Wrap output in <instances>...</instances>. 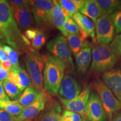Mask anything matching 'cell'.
Instances as JSON below:
<instances>
[{"label":"cell","instance_id":"36","mask_svg":"<svg viewBox=\"0 0 121 121\" xmlns=\"http://www.w3.org/2000/svg\"><path fill=\"white\" fill-rule=\"evenodd\" d=\"M8 60H9V57L4 52L2 44L0 43V62H4Z\"/></svg>","mask_w":121,"mask_h":121},{"label":"cell","instance_id":"30","mask_svg":"<svg viewBox=\"0 0 121 121\" xmlns=\"http://www.w3.org/2000/svg\"><path fill=\"white\" fill-rule=\"evenodd\" d=\"M60 121H82L81 116L78 113L72 112L68 110L63 112L60 117Z\"/></svg>","mask_w":121,"mask_h":121},{"label":"cell","instance_id":"23","mask_svg":"<svg viewBox=\"0 0 121 121\" xmlns=\"http://www.w3.org/2000/svg\"><path fill=\"white\" fill-rule=\"evenodd\" d=\"M16 74L17 78V84L16 85L21 91L29 87H33V82L29 75L23 67L17 69H13Z\"/></svg>","mask_w":121,"mask_h":121},{"label":"cell","instance_id":"31","mask_svg":"<svg viewBox=\"0 0 121 121\" xmlns=\"http://www.w3.org/2000/svg\"><path fill=\"white\" fill-rule=\"evenodd\" d=\"M110 47L117 56L121 57V33L115 36Z\"/></svg>","mask_w":121,"mask_h":121},{"label":"cell","instance_id":"11","mask_svg":"<svg viewBox=\"0 0 121 121\" xmlns=\"http://www.w3.org/2000/svg\"><path fill=\"white\" fill-rule=\"evenodd\" d=\"M82 91V87L75 78L69 74L63 77L60 83L58 93L60 97L71 100L78 96Z\"/></svg>","mask_w":121,"mask_h":121},{"label":"cell","instance_id":"35","mask_svg":"<svg viewBox=\"0 0 121 121\" xmlns=\"http://www.w3.org/2000/svg\"><path fill=\"white\" fill-rule=\"evenodd\" d=\"M36 34V29H29L25 31V37L28 39L29 40H32L35 37Z\"/></svg>","mask_w":121,"mask_h":121},{"label":"cell","instance_id":"18","mask_svg":"<svg viewBox=\"0 0 121 121\" xmlns=\"http://www.w3.org/2000/svg\"><path fill=\"white\" fill-rule=\"evenodd\" d=\"M79 13L89 18L94 24L102 15L100 6L95 0H86L85 4Z\"/></svg>","mask_w":121,"mask_h":121},{"label":"cell","instance_id":"28","mask_svg":"<svg viewBox=\"0 0 121 121\" xmlns=\"http://www.w3.org/2000/svg\"><path fill=\"white\" fill-rule=\"evenodd\" d=\"M47 37L43 31L40 29H36V34L32 40L33 48L36 51L40 49L45 44Z\"/></svg>","mask_w":121,"mask_h":121},{"label":"cell","instance_id":"33","mask_svg":"<svg viewBox=\"0 0 121 121\" xmlns=\"http://www.w3.org/2000/svg\"><path fill=\"white\" fill-rule=\"evenodd\" d=\"M7 1L13 10L20 8L24 6L29 4L30 2V1H25V0H9Z\"/></svg>","mask_w":121,"mask_h":121},{"label":"cell","instance_id":"27","mask_svg":"<svg viewBox=\"0 0 121 121\" xmlns=\"http://www.w3.org/2000/svg\"><path fill=\"white\" fill-rule=\"evenodd\" d=\"M3 48L4 52L8 56L9 60L11 63L13 69H20V66L19 62V54L17 51L7 45H3Z\"/></svg>","mask_w":121,"mask_h":121},{"label":"cell","instance_id":"41","mask_svg":"<svg viewBox=\"0 0 121 121\" xmlns=\"http://www.w3.org/2000/svg\"><path fill=\"white\" fill-rule=\"evenodd\" d=\"M2 38H3V36H2V34H1V32H0V39H2Z\"/></svg>","mask_w":121,"mask_h":121},{"label":"cell","instance_id":"15","mask_svg":"<svg viewBox=\"0 0 121 121\" xmlns=\"http://www.w3.org/2000/svg\"><path fill=\"white\" fill-rule=\"evenodd\" d=\"M71 17H72L69 13L60 6L57 1H56L55 4L51 11L49 22L58 29L65 37H67L68 35L65 31L63 25L66 20Z\"/></svg>","mask_w":121,"mask_h":121},{"label":"cell","instance_id":"21","mask_svg":"<svg viewBox=\"0 0 121 121\" xmlns=\"http://www.w3.org/2000/svg\"><path fill=\"white\" fill-rule=\"evenodd\" d=\"M57 2L72 17L75 13L79 12L82 8L86 0H60Z\"/></svg>","mask_w":121,"mask_h":121},{"label":"cell","instance_id":"37","mask_svg":"<svg viewBox=\"0 0 121 121\" xmlns=\"http://www.w3.org/2000/svg\"><path fill=\"white\" fill-rule=\"evenodd\" d=\"M0 100L4 101L10 100L6 94L4 92V87H3L2 82L0 81Z\"/></svg>","mask_w":121,"mask_h":121},{"label":"cell","instance_id":"10","mask_svg":"<svg viewBox=\"0 0 121 121\" xmlns=\"http://www.w3.org/2000/svg\"><path fill=\"white\" fill-rule=\"evenodd\" d=\"M87 121H106L107 114L98 95L90 93L85 109Z\"/></svg>","mask_w":121,"mask_h":121},{"label":"cell","instance_id":"1","mask_svg":"<svg viewBox=\"0 0 121 121\" xmlns=\"http://www.w3.org/2000/svg\"><path fill=\"white\" fill-rule=\"evenodd\" d=\"M0 32L6 43L14 49L23 51L30 45V42L21 33L13 11L5 0H0Z\"/></svg>","mask_w":121,"mask_h":121},{"label":"cell","instance_id":"32","mask_svg":"<svg viewBox=\"0 0 121 121\" xmlns=\"http://www.w3.org/2000/svg\"><path fill=\"white\" fill-rule=\"evenodd\" d=\"M114 24L116 28V33L117 34L121 33V9L113 14Z\"/></svg>","mask_w":121,"mask_h":121},{"label":"cell","instance_id":"25","mask_svg":"<svg viewBox=\"0 0 121 121\" xmlns=\"http://www.w3.org/2000/svg\"><path fill=\"white\" fill-rule=\"evenodd\" d=\"M0 108L13 116H19L22 112L25 107L20 105L17 101H4L0 100Z\"/></svg>","mask_w":121,"mask_h":121},{"label":"cell","instance_id":"17","mask_svg":"<svg viewBox=\"0 0 121 121\" xmlns=\"http://www.w3.org/2000/svg\"><path fill=\"white\" fill-rule=\"evenodd\" d=\"M75 57L77 70L80 73L85 74L88 70L92 60L91 47L83 48Z\"/></svg>","mask_w":121,"mask_h":121},{"label":"cell","instance_id":"26","mask_svg":"<svg viewBox=\"0 0 121 121\" xmlns=\"http://www.w3.org/2000/svg\"><path fill=\"white\" fill-rule=\"evenodd\" d=\"M2 85L4 92L9 99L16 101L22 95V91L19 90V88L7 80L2 82Z\"/></svg>","mask_w":121,"mask_h":121},{"label":"cell","instance_id":"2","mask_svg":"<svg viewBox=\"0 0 121 121\" xmlns=\"http://www.w3.org/2000/svg\"><path fill=\"white\" fill-rule=\"evenodd\" d=\"M66 66L62 60L52 55H49L45 60L43 71V87L44 91L51 95H57Z\"/></svg>","mask_w":121,"mask_h":121},{"label":"cell","instance_id":"8","mask_svg":"<svg viewBox=\"0 0 121 121\" xmlns=\"http://www.w3.org/2000/svg\"><path fill=\"white\" fill-rule=\"evenodd\" d=\"M90 94V87H89V86L86 85L80 94L73 99L67 100L60 97V99L67 110L72 112L78 113L81 116L82 121H87L85 109Z\"/></svg>","mask_w":121,"mask_h":121},{"label":"cell","instance_id":"16","mask_svg":"<svg viewBox=\"0 0 121 121\" xmlns=\"http://www.w3.org/2000/svg\"><path fill=\"white\" fill-rule=\"evenodd\" d=\"M13 11L15 20L20 29L25 30L31 29L34 22L30 2L26 5Z\"/></svg>","mask_w":121,"mask_h":121},{"label":"cell","instance_id":"14","mask_svg":"<svg viewBox=\"0 0 121 121\" xmlns=\"http://www.w3.org/2000/svg\"><path fill=\"white\" fill-rule=\"evenodd\" d=\"M79 29L80 34L84 39L91 38L93 42H96L94 23L91 20L79 12L75 13L72 17Z\"/></svg>","mask_w":121,"mask_h":121},{"label":"cell","instance_id":"7","mask_svg":"<svg viewBox=\"0 0 121 121\" xmlns=\"http://www.w3.org/2000/svg\"><path fill=\"white\" fill-rule=\"evenodd\" d=\"M96 40L99 44H109L114 39L116 28L113 14L102 15L95 23Z\"/></svg>","mask_w":121,"mask_h":121},{"label":"cell","instance_id":"9","mask_svg":"<svg viewBox=\"0 0 121 121\" xmlns=\"http://www.w3.org/2000/svg\"><path fill=\"white\" fill-rule=\"evenodd\" d=\"M55 2L56 1L51 0L30 1L31 12L38 25L50 23V16Z\"/></svg>","mask_w":121,"mask_h":121},{"label":"cell","instance_id":"42","mask_svg":"<svg viewBox=\"0 0 121 121\" xmlns=\"http://www.w3.org/2000/svg\"><path fill=\"white\" fill-rule=\"evenodd\" d=\"M30 121V120H26V121Z\"/></svg>","mask_w":121,"mask_h":121},{"label":"cell","instance_id":"29","mask_svg":"<svg viewBox=\"0 0 121 121\" xmlns=\"http://www.w3.org/2000/svg\"><path fill=\"white\" fill-rule=\"evenodd\" d=\"M63 28L67 35L80 34L79 29L72 17L69 18L66 20L63 25Z\"/></svg>","mask_w":121,"mask_h":121},{"label":"cell","instance_id":"38","mask_svg":"<svg viewBox=\"0 0 121 121\" xmlns=\"http://www.w3.org/2000/svg\"><path fill=\"white\" fill-rule=\"evenodd\" d=\"M0 66H1L4 69L7 71L8 72L13 70V66H12L11 63L10 62V60L4 62H0Z\"/></svg>","mask_w":121,"mask_h":121},{"label":"cell","instance_id":"4","mask_svg":"<svg viewBox=\"0 0 121 121\" xmlns=\"http://www.w3.org/2000/svg\"><path fill=\"white\" fill-rule=\"evenodd\" d=\"M90 69L96 72L110 70L117 62V56L109 44H98L92 48Z\"/></svg>","mask_w":121,"mask_h":121},{"label":"cell","instance_id":"3","mask_svg":"<svg viewBox=\"0 0 121 121\" xmlns=\"http://www.w3.org/2000/svg\"><path fill=\"white\" fill-rule=\"evenodd\" d=\"M25 62L28 74L32 81L33 87L39 93H45L42 74L45 61L43 57L37 51L30 48L26 50Z\"/></svg>","mask_w":121,"mask_h":121},{"label":"cell","instance_id":"13","mask_svg":"<svg viewBox=\"0 0 121 121\" xmlns=\"http://www.w3.org/2000/svg\"><path fill=\"white\" fill-rule=\"evenodd\" d=\"M102 78L105 85L121 102V69L107 71L103 73Z\"/></svg>","mask_w":121,"mask_h":121},{"label":"cell","instance_id":"34","mask_svg":"<svg viewBox=\"0 0 121 121\" xmlns=\"http://www.w3.org/2000/svg\"><path fill=\"white\" fill-rule=\"evenodd\" d=\"M0 121H18L17 118L0 108Z\"/></svg>","mask_w":121,"mask_h":121},{"label":"cell","instance_id":"6","mask_svg":"<svg viewBox=\"0 0 121 121\" xmlns=\"http://www.w3.org/2000/svg\"><path fill=\"white\" fill-rule=\"evenodd\" d=\"M93 86L100 99L106 114L110 119L113 114L121 109V102L114 96L112 91L102 80H97L94 81Z\"/></svg>","mask_w":121,"mask_h":121},{"label":"cell","instance_id":"24","mask_svg":"<svg viewBox=\"0 0 121 121\" xmlns=\"http://www.w3.org/2000/svg\"><path fill=\"white\" fill-rule=\"evenodd\" d=\"M102 10V15H112L121 9V1L97 0Z\"/></svg>","mask_w":121,"mask_h":121},{"label":"cell","instance_id":"22","mask_svg":"<svg viewBox=\"0 0 121 121\" xmlns=\"http://www.w3.org/2000/svg\"><path fill=\"white\" fill-rule=\"evenodd\" d=\"M39 93L34 87H29L25 89L17 102L22 107H26L31 105L38 97Z\"/></svg>","mask_w":121,"mask_h":121},{"label":"cell","instance_id":"39","mask_svg":"<svg viewBox=\"0 0 121 121\" xmlns=\"http://www.w3.org/2000/svg\"><path fill=\"white\" fill-rule=\"evenodd\" d=\"M9 72L4 69L0 66V81L4 82V81L7 80V76H8Z\"/></svg>","mask_w":121,"mask_h":121},{"label":"cell","instance_id":"40","mask_svg":"<svg viewBox=\"0 0 121 121\" xmlns=\"http://www.w3.org/2000/svg\"><path fill=\"white\" fill-rule=\"evenodd\" d=\"M112 121H121V112L115 115Z\"/></svg>","mask_w":121,"mask_h":121},{"label":"cell","instance_id":"20","mask_svg":"<svg viewBox=\"0 0 121 121\" xmlns=\"http://www.w3.org/2000/svg\"><path fill=\"white\" fill-rule=\"evenodd\" d=\"M67 39L69 47L74 56H75L83 48L91 46L89 42L84 39L81 34L68 35Z\"/></svg>","mask_w":121,"mask_h":121},{"label":"cell","instance_id":"12","mask_svg":"<svg viewBox=\"0 0 121 121\" xmlns=\"http://www.w3.org/2000/svg\"><path fill=\"white\" fill-rule=\"evenodd\" d=\"M47 99L45 93H39L38 97L31 105L25 107L22 112L17 117L18 121L30 120L37 117L45 109Z\"/></svg>","mask_w":121,"mask_h":121},{"label":"cell","instance_id":"19","mask_svg":"<svg viewBox=\"0 0 121 121\" xmlns=\"http://www.w3.org/2000/svg\"><path fill=\"white\" fill-rule=\"evenodd\" d=\"M61 110V107L57 103H52L40 113L37 121H60Z\"/></svg>","mask_w":121,"mask_h":121},{"label":"cell","instance_id":"5","mask_svg":"<svg viewBox=\"0 0 121 121\" xmlns=\"http://www.w3.org/2000/svg\"><path fill=\"white\" fill-rule=\"evenodd\" d=\"M47 48L53 56L63 62L66 68L71 71H73L74 65L72 52L69 47L67 40L64 36L58 35L48 42Z\"/></svg>","mask_w":121,"mask_h":121}]
</instances>
